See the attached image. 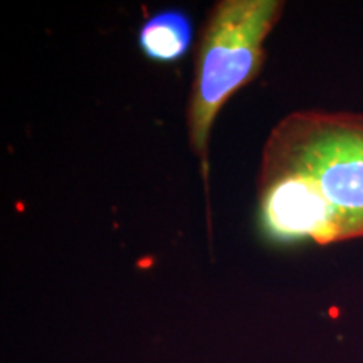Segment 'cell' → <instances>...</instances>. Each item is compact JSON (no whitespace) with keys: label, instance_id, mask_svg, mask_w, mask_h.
Wrapping results in <instances>:
<instances>
[{"label":"cell","instance_id":"obj_1","mask_svg":"<svg viewBox=\"0 0 363 363\" xmlns=\"http://www.w3.org/2000/svg\"><path fill=\"white\" fill-rule=\"evenodd\" d=\"M256 195L259 233L276 246L363 239V113L281 118L262 147Z\"/></svg>","mask_w":363,"mask_h":363},{"label":"cell","instance_id":"obj_2","mask_svg":"<svg viewBox=\"0 0 363 363\" xmlns=\"http://www.w3.org/2000/svg\"><path fill=\"white\" fill-rule=\"evenodd\" d=\"M284 12L283 0H219L208 11L197 45L187 103V133L208 177V143L227 101L261 74L266 39Z\"/></svg>","mask_w":363,"mask_h":363},{"label":"cell","instance_id":"obj_3","mask_svg":"<svg viewBox=\"0 0 363 363\" xmlns=\"http://www.w3.org/2000/svg\"><path fill=\"white\" fill-rule=\"evenodd\" d=\"M194 24L184 9H163L143 22L138 48L153 62H177L192 48Z\"/></svg>","mask_w":363,"mask_h":363}]
</instances>
